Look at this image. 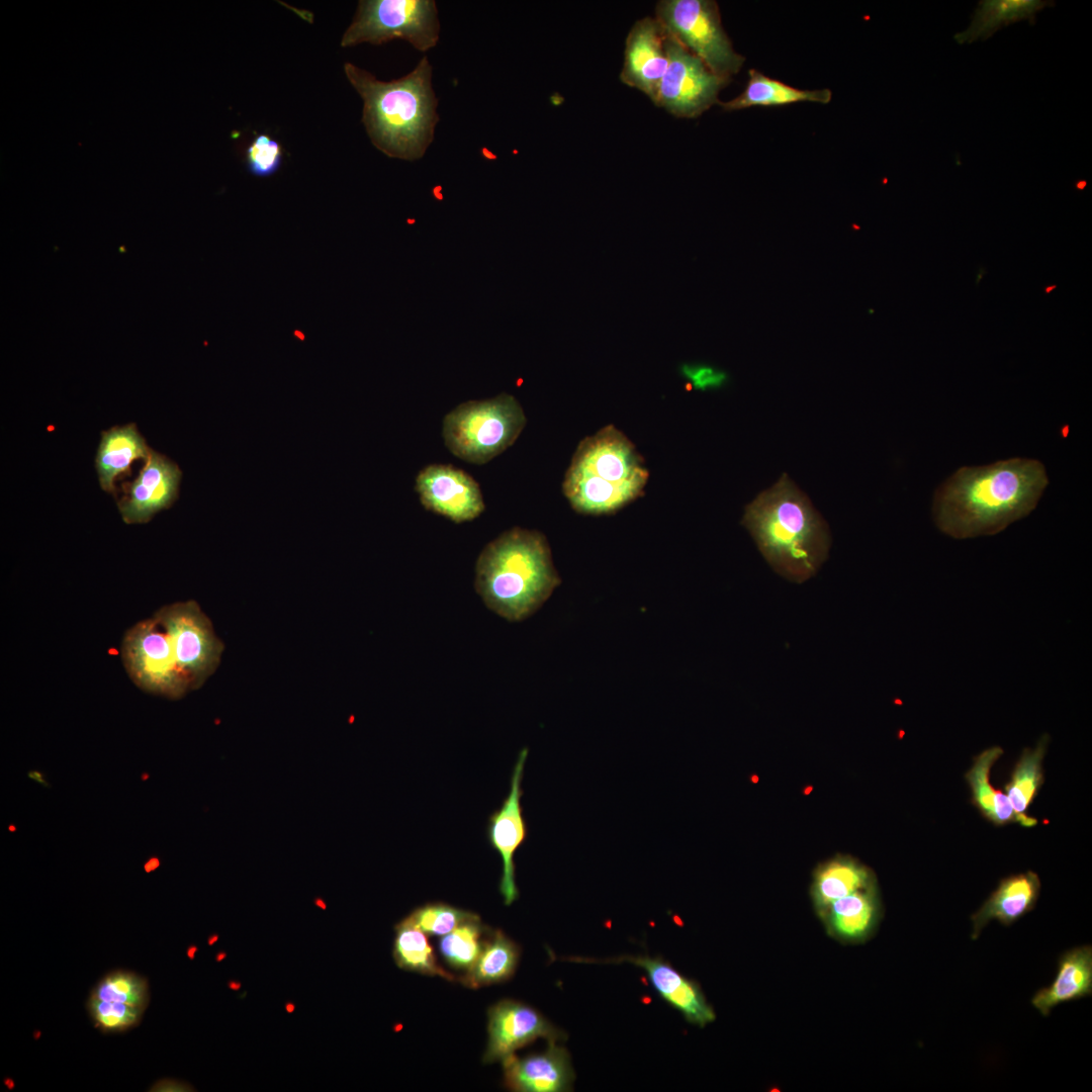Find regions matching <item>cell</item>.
<instances>
[{"mask_svg": "<svg viewBox=\"0 0 1092 1092\" xmlns=\"http://www.w3.org/2000/svg\"><path fill=\"white\" fill-rule=\"evenodd\" d=\"M154 618L166 632L191 690L200 688L217 668L223 651L210 620L194 601L165 606Z\"/></svg>", "mask_w": 1092, "mask_h": 1092, "instance_id": "cell-9", "label": "cell"}, {"mask_svg": "<svg viewBox=\"0 0 1092 1092\" xmlns=\"http://www.w3.org/2000/svg\"><path fill=\"white\" fill-rule=\"evenodd\" d=\"M666 34L668 66L654 104L676 117H698L718 104V94L730 79L713 73L667 31Z\"/></svg>", "mask_w": 1092, "mask_h": 1092, "instance_id": "cell-11", "label": "cell"}, {"mask_svg": "<svg viewBox=\"0 0 1092 1092\" xmlns=\"http://www.w3.org/2000/svg\"><path fill=\"white\" fill-rule=\"evenodd\" d=\"M415 489L423 507L455 523L472 521L485 509L479 484L450 464H430L416 477Z\"/></svg>", "mask_w": 1092, "mask_h": 1092, "instance_id": "cell-13", "label": "cell"}, {"mask_svg": "<svg viewBox=\"0 0 1092 1092\" xmlns=\"http://www.w3.org/2000/svg\"><path fill=\"white\" fill-rule=\"evenodd\" d=\"M488 1041L483 1063L503 1062L515 1051L538 1037L557 1041L565 1034L533 1007L514 1000H502L488 1009Z\"/></svg>", "mask_w": 1092, "mask_h": 1092, "instance_id": "cell-14", "label": "cell"}, {"mask_svg": "<svg viewBox=\"0 0 1092 1092\" xmlns=\"http://www.w3.org/2000/svg\"><path fill=\"white\" fill-rule=\"evenodd\" d=\"M486 929L477 917L443 935L439 940V951L445 962L456 970L468 972L481 951Z\"/></svg>", "mask_w": 1092, "mask_h": 1092, "instance_id": "cell-31", "label": "cell"}, {"mask_svg": "<svg viewBox=\"0 0 1092 1092\" xmlns=\"http://www.w3.org/2000/svg\"><path fill=\"white\" fill-rule=\"evenodd\" d=\"M394 930L392 954L398 968L428 976H439L448 981L458 980L437 963L426 933L413 925L406 917L395 925Z\"/></svg>", "mask_w": 1092, "mask_h": 1092, "instance_id": "cell-29", "label": "cell"}, {"mask_svg": "<svg viewBox=\"0 0 1092 1092\" xmlns=\"http://www.w3.org/2000/svg\"><path fill=\"white\" fill-rule=\"evenodd\" d=\"M667 66L664 27L656 18L637 20L626 37L621 81L643 92L654 103Z\"/></svg>", "mask_w": 1092, "mask_h": 1092, "instance_id": "cell-16", "label": "cell"}, {"mask_svg": "<svg viewBox=\"0 0 1092 1092\" xmlns=\"http://www.w3.org/2000/svg\"><path fill=\"white\" fill-rule=\"evenodd\" d=\"M648 476L631 441L614 426H607L579 443L562 489L574 511L610 514L639 497Z\"/></svg>", "mask_w": 1092, "mask_h": 1092, "instance_id": "cell-5", "label": "cell"}, {"mask_svg": "<svg viewBox=\"0 0 1092 1092\" xmlns=\"http://www.w3.org/2000/svg\"><path fill=\"white\" fill-rule=\"evenodd\" d=\"M818 916L833 938L844 943L864 942L875 933L882 917L878 885L833 901Z\"/></svg>", "mask_w": 1092, "mask_h": 1092, "instance_id": "cell-20", "label": "cell"}, {"mask_svg": "<svg viewBox=\"0 0 1092 1092\" xmlns=\"http://www.w3.org/2000/svg\"><path fill=\"white\" fill-rule=\"evenodd\" d=\"M181 477L176 463L151 449L139 476L128 483L127 495L117 502L123 522L144 524L170 508L178 497Z\"/></svg>", "mask_w": 1092, "mask_h": 1092, "instance_id": "cell-17", "label": "cell"}, {"mask_svg": "<svg viewBox=\"0 0 1092 1092\" xmlns=\"http://www.w3.org/2000/svg\"><path fill=\"white\" fill-rule=\"evenodd\" d=\"M1049 0H982L975 9L970 24L953 35L960 44L985 40L1002 27L1022 20L1033 23L1036 14L1054 6Z\"/></svg>", "mask_w": 1092, "mask_h": 1092, "instance_id": "cell-26", "label": "cell"}, {"mask_svg": "<svg viewBox=\"0 0 1092 1092\" xmlns=\"http://www.w3.org/2000/svg\"><path fill=\"white\" fill-rule=\"evenodd\" d=\"M1055 288H1057V285L1046 286V287H1044V292L1049 294Z\"/></svg>", "mask_w": 1092, "mask_h": 1092, "instance_id": "cell-38", "label": "cell"}, {"mask_svg": "<svg viewBox=\"0 0 1092 1092\" xmlns=\"http://www.w3.org/2000/svg\"><path fill=\"white\" fill-rule=\"evenodd\" d=\"M875 884L871 869L849 855L838 854L813 873L810 895L814 909L818 915L833 901Z\"/></svg>", "mask_w": 1092, "mask_h": 1092, "instance_id": "cell-23", "label": "cell"}, {"mask_svg": "<svg viewBox=\"0 0 1092 1092\" xmlns=\"http://www.w3.org/2000/svg\"><path fill=\"white\" fill-rule=\"evenodd\" d=\"M150 1002L147 978L118 969L93 987L86 1008L93 1025L103 1033L127 1031L140 1024Z\"/></svg>", "mask_w": 1092, "mask_h": 1092, "instance_id": "cell-12", "label": "cell"}, {"mask_svg": "<svg viewBox=\"0 0 1092 1092\" xmlns=\"http://www.w3.org/2000/svg\"><path fill=\"white\" fill-rule=\"evenodd\" d=\"M561 583L546 537L514 527L490 541L475 564V592L509 622L534 615Z\"/></svg>", "mask_w": 1092, "mask_h": 1092, "instance_id": "cell-4", "label": "cell"}, {"mask_svg": "<svg viewBox=\"0 0 1092 1092\" xmlns=\"http://www.w3.org/2000/svg\"><path fill=\"white\" fill-rule=\"evenodd\" d=\"M1085 186H1086V182H1085V181H1081V182H1078V183H1077V187H1078L1079 189H1083V188H1084Z\"/></svg>", "mask_w": 1092, "mask_h": 1092, "instance_id": "cell-39", "label": "cell"}, {"mask_svg": "<svg viewBox=\"0 0 1092 1092\" xmlns=\"http://www.w3.org/2000/svg\"><path fill=\"white\" fill-rule=\"evenodd\" d=\"M195 949H196V948H189V949H188V956H189V958H193V952H194V950H195Z\"/></svg>", "mask_w": 1092, "mask_h": 1092, "instance_id": "cell-40", "label": "cell"}, {"mask_svg": "<svg viewBox=\"0 0 1092 1092\" xmlns=\"http://www.w3.org/2000/svg\"><path fill=\"white\" fill-rule=\"evenodd\" d=\"M1091 993L1092 948L1086 944L1069 949L1060 957L1055 980L1032 996L1031 1004L1046 1016L1059 1004L1090 996Z\"/></svg>", "mask_w": 1092, "mask_h": 1092, "instance_id": "cell-22", "label": "cell"}, {"mask_svg": "<svg viewBox=\"0 0 1092 1092\" xmlns=\"http://www.w3.org/2000/svg\"><path fill=\"white\" fill-rule=\"evenodd\" d=\"M183 1083L174 1080H161L155 1082L150 1091H184Z\"/></svg>", "mask_w": 1092, "mask_h": 1092, "instance_id": "cell-35", "label": "cell"}, {"mask_svg": "<svg viewBox=\"0 0 1092 1092\" xmlns=\"http://www.w3.org/2000/svg\"><path fill=\"white\" fill-rule=\"evenodd\" d=\"M681 374L692 388L701 391L719 389L728 381L726 372L707 363L685 364Z\"/></svg>", "mask_w": 1092, "mask_h": 1092, "instance_id": "cell-34", "label": "cell"}, {"mask_svg": "<svg viewBox=\"0 0 1092 1092\" xmlns=\"http://www.w3.org/2000/svg\"><path fill=\"white\" fill-rule=\"evenodd\" d=\"M1002 754V748L993 746L974 758L972 767L966 774L973 804L986 819L995 825L1017 822L1024 827H1032L1037 824L1036 818L1015 813L1007 796L995 790L990 784L991 768Z\"/></svg>", "mask_w": 1092, "mask_h": 1092, "instance_id": "cell-24", "label": "cell"}, {"mask_svg": "<svg viewBox=\"0 0 1092 1092\" xmlns=\"http://www.w3.org/2000/svg\"><path fill=\"white\" fill-rule=\"evenodd\" d=\"M812 791H813V786L809 785V786H806V787H805V788L803 789V794H804L805 796H808V795H810V793H811Z\"/></svg>", "mask_w": 1092, "mask_h": 1092, "instance_id": "cell-37", "label": "cell"}, {"mask_svg": "<svg viewBox=\"0 0 1092 1092\" xmlns=\"http://www.w3.org/2000/svg\"><path fill=\"white\" fill-rule=\"evenodd\" d=\"M1048 482L1043 464L1034 459L962 467L936 489L933 520L956 539L994 535L1027 516Z\"/></svg>", "mask_w": 1092, "mask_h": 1092, "instance_id": "cell-1", "label": "cell"}, {"mask_svg": "<svg viewBox=\"0 0 1092 1092\" xmlns=\"http://www.w3.org/2000/svg\"><path fill=\"white\" fill-rule=\"evenodd\" d=\"M1039 891L1040 880L1030 871L1001 880L996 890L971 916L972 939H977L991 920L1010 926L1030 912L1036 904Z\"/></svg>", "mask_w": 1092, "mask_h": 1092, "instance_id": "cell-21", "label": "cell"}, {"mask_svg": "<svg viewBox=\"0 0 1092 1092\" xmlns=\"http://www.w3.org/2000/svg\"><path fill=\"white\" fill-rule=\"evenodd\" d=\"M519 956L513 940L500 930L491 931L472 968L458 980L473 989L507 981L516 971Z\"/></svg>", "mask_w": 1092, "mask_h": 1092, "instance_id": "cell-28", "label": "cell"}, {"mask_svg": "<svg viewBox=\"0 0 1092 1092\" xmlns=\"http://www.w3.org/2000/svg\"><path fill=\"white\" fill-rule=\"evenodd\" d=\"M655 18L716 75L730 79L739 72L744 58L733 50L715 1L661 0Z\"/></svg>", "mask_w": 1092, "mask_h": 1092, "instance_id": "cell-8", "label": "cell"}, {"mask_svg": "<svg viewBox=\"0 0 1092 1092\" xmlns=\"http://www.w3.org/2000/svg\"><path fill=\"white\" fill-rule=\"evenodd\" d=\"M344 72L363 100L362 122L371 143L390 158L421 159L439 120L428 58L407 75L389 82L351 63H345Z\"/></svg>", "mask_w": 1092, "mask_h": 1092, "instance_id": "cell-2", "label": "cell"}, {"mask_svg": "<svg viewBox=\"0 0 1092 1092\" xmlns=\"http://www.w3.org/2000/svg\"><path fill=\"white\" fill-rule=\"evenodd\" d=\"M121 657L128 675L143 691L179 699L191 690L177 666L166 632L154 617L125 633Z\"/></svg>", "mask_w": 1092, "mask_h": 1092, "instance_id": "cell-10", "label": "cell"}, {"mask_svg": "<svg viewBox=\"0 0 1092 1092\" xmlns=\"http://www.w3.org/2000/svg\"><path fill=\"white\" fill-rule=\"evenodd\" d=\"M150 452L151 448L133 423L103 431L95 460L101 488L115 495L114 478L128 472L133 460L142 458L146 461Z\"/></svg>", "mask_w": 1092, "mask_h": 1092, "instance_id": "cell-25", "label": "cell"}, {"mask_svg": "<svg viewBox=\"0 0 1092 1092\" xmlns=\"http://www.w3.org/2000/svg\"><path fill=\"white\" fill-rule=\"evenodd\" d=\"M504 1083L517 1092H563L571 1090L574 1071L566 1049L548 1041L543 1053L518 1058L515 1054L503 1062Z\"/></svg>", "mask_w": 1092, "mask_h": 1092, "instance_id": "cell-19", "label": "cell"}, {"mask_svg": "<svg viewBox=\"0 0 1092 1092\" xmlns=\"http://www.w3.org/2000/svg\"><path fill=\"white\" fill-rule=\"evenodd\" d=\"M527 755L528 749L524 748L513 770L510 793L502 807L490 814L487 824L489 844L499 854L503 861L499 892L506 905H511L519 897L515 881L514 854L527 838V824L520 803L523 794L521 781Z\"/></svg>", "mask_w": 1092, "mask_h": 1092, "instance_id": "cell-15", "label": "cell"}, {"mask_svg": "<svg viewBox=\"0 0 1092 1092\" xmlns=\"http://www.w3.org/2000/svg\"><path fill=\"white\" fill-rule=\"evenodd\" d=\"M525 413L511 394L469 400L457 405L443 420V439L456 457L484 464L514 444L526 425Z\"/></svg>", "mask_w": 1092, "mask_h": 1092, "instance_id": "cell-6", "label": "cell"}, {"mask_svg": "<svg viewBox=\"0 0 1092 1092\" xmlns=\"http://www.w3.org/2000/svg\"><path fill=\"white\" fill-rule=\"evenodd\" d=\"M4 1084H5V1086H6V1087H7L8 1089H13V1088H14V1081H13V1079H10V1078H5V1080H4Z\"/></svg>", "mask_w": 1092, "mask_h": 1092, "instance_id": "cell-36", "label": "cell"}, {"mask_svg": "<svg viewBox=\"0 0 1092 1092\" xmlns=\"http://www.w3.org/2000/svg\"><path fill=\"white\" fill-rule=\"evenodd\" d=\"M246 160L251 174L259 177L270 176L281 165V145L268 134H257L246 150Z\"/></svg>", "mask_w": 1092, "mask_h": 1092, "instance_id": "cell-33", "label": "cell"}, {"mask_svg": "<svg viewBox=\"0 0 1092 1092\" xmlns=\"http://www.w3.org/2000/svg\"><path fill=\"white\" fill-rule=\"evenodd\" d=\"M831 97L829 89L801 90L750 69L747 84L741 94L726 102L719 101L718 104L725 111H734L751 106L786 105L803 101L827 104Z\"/></svg>", "mask_w": 1092, "mask_h": 1092, "instance_id": "cell-27", "label": "cell"}, {"mask_svg": "<svg viewBox=\"0 0 1092 1092\" xmlns=\"http://www.w3.org/2000/svg\"><path fill=\"white\" fill-rule=\"evenodd\" d=\"M439 32L433 0H363L342 36L341 46L382 44L400 38L426 52L437 44Z\"/></svg>", "mask_w": 1092, "mask_h": 1092, "instance_id": "cell-7", "label": "cell"}, {"mask_svg": "<svg viewBox=\"0 0 1092 1092\" xmlns=\"http://www.w3.org/2000/svg\"><path fill=\"white\" fill-rule=\"evenodd\" d=\"M477 917V914L470 911L437 902L415 909L406 919L425 933L443 936L463 922Z\"/></svg>", "mask_w": 1092, "mask_h": 1092, "instance_id": "cell-32", "label": "cell"}, {"mask_svg": "<svg viewBox=\"0 0 1092 1092\" xmlns=\"http://www.w3.org/2000/svg\"><path fill=\"white\" fill-rule=\"evenodd\" d=\"M751 781H752L753 783H757V782H758V777H757L756 775H755V776H752V777H751Z\"/></svg>", "mask_w": 1092, "mask_h": 1092, "instance_id": "cell-41", "label": "cell"}, {"mask_svg": "<svg viewBox=\"0 0 1092 1092\" xmlns=\"http://www.w3.org/2000/svg\"><path fill=\"white\" fill-rule=\"evenodd\" d=\"M621 962H628L642 968L660 997L678 1010L690 1023L704 1027L716 1019V1013L700 986L681 975L663 959L649 956H622L605 960V963Z\"/></svg>", "mask_w": 1092, "mask_h": 1092, "instance_id": "cell-18", "label": "cell"}, {"mask_svg": "<svg viewBox=\"0 0 1092 1092\" xmlns=\"http://www.w3.org/2000/svg\"><path fill=\"white\" fill-rule=\"evenodd\" d=\"M741 523L769 565L791 581L812 577L828 556L827 524L786 473L745 507Z\"/></svg>", "mask_w": 1092, "mask_h": 1092, "instance_id": "cell-3", "label": "cell"}, {"mask_svg": "<svg viewBox=\"0 0 1092 1092\" xmlns=\"http://www.w3.org/2000/svg\"><path fill=\"white\" fill-rule=\"evenodd\" d=\"M1049 744L1043 735L1034 748H1025L1016 762L1009 782L1004 786L1015 813L1026 816V811L1038 793L1042 782V760Z\"/></svg>", "mask_w": 1092, "mask_h": 1092, "instance_id": "cell-30", "label": "cell"}]
</instances>
